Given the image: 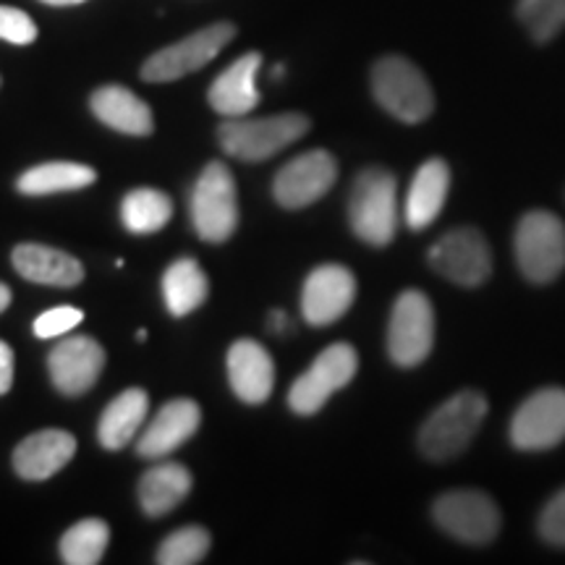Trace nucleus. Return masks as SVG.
I'll use <instances>...</instances> for the list:
<instances>
[{"label":"nucleus","mask_w":565,"mask_h":565,"mask_svg":"<svg viewBox=\"0 0 565 565\" xmlns=\"http://www.w3.org/2000/svg\"><path fill=\"white\" fill-rule=\"evenodd\" d=\"M351 231L370 246H387L398 228V181L385 168H364L349 196Z\"/></svg>","instance_id":"1"},{"label":"nucleus","mask_w":565,"mask_h":565,"mask_svg":"<svg viewBox=\"0 0 565 565\" xmlns=\"http://www.w3.org/2000/svg\"><path fill=\"white\" fill-rule=\"evenodd\" d=\"M487 398L479 391H461L437 406L419 429V450L429 461H450L469 448L487 416Z\"/></svg>","instance_id":"2"},{"label":"nucleus","mask_w":565,"mask_h":565,"mask_svg":"<svg viewBox=\"0 0 565 565\" xmlns=\"http://www.w3.org/2000/svg\"><path fill=\"white\" fill-rule=\"evenodd\" d=\"M513 252L521 275L536 286H547L565 270V223L555 212H526L515 225Z\"/></svg>","instance_id":"3"},{"label":"nucleus","mask_w":565,"mask_h":565,"mask_svg":"<svg viewBox=\"0 0 565 565\" xmlns=\"http://www.w3.org/2000/svg\"><path fill=\"white\" fill-rule=\"evenodd\" d=\"M309 118L303 113H278L270 118H228L217 129V145L225 154L244 162L270 160L299 141L309 131Z\"/></svg>","instance_id":"4"},{"label":"nucleus","mask_w":565,"mask_h":565,"mask_svg":"<svg viewBox=\"0 0 565 565\" xmlns=\"http://www.w3.org/2000/svg\"><path fill=\"white\" fill-rule=\"evenodd\" d=\"M374 100L404 124H422L433 116L435 95L424 74L401 55H385L372 68Z\"/></svg>","instance_id":"5"},{"label":"nucleus","mask_w":565,"mask_h":565,"mask_svg":"<svg viewBox=\"0 0 565 565\" xmlns=\"http://www.w3.org/2000/svg\"><path fill=\"white\" fill-rule=\"evenodd\" d=\"M192 223L202 242L223 244L238 228V192L231 168L212 160L192 192Z\"/></svg>","instance_id":"6"},{"label":"nucleus","mask_w":565,"mask_h":565,"mask_svg":"<svg viewBox=\"0 0 565 565\" xmlns=\"http://www.w3.org/2000/svg\"><path fill=\"white\" fill-rule=\"evenodd\" d=\"M435 524L463 545H490L503 526V515L490 494L482 490H450L433 505Z\"/></svg>","instance_id":"7"},{"label":"nucleus","mask_w":565,"mask_h":565,"mask_svg":"<svg viewBox=\"0 0 565 565\" xmlns=\"http://www.w3.org/2000/svg\"><path fill=\"white\" fill-rule=\"evenodd\" d=\"M435 345V309L422 291H404L395 299L387 324V353L395 366H419Z\"/></svg>","instance_id":"8"},{"label":"nucleus","mask_w":565,"mask_h":565,"mask_svg":"<svg viewBox=\"0 0 565 565\" xmlns=\"http://www.w3.org/2000/svg\"><path fill=\"white\" fill-rule=\"evenodd\" d=\"M359 353L351 343L328 345L315 364L301 374L288 393V406L294 414L312 416L328 404L333 395L356 377Z\"/></svg>","instance_id":"9"},{"label":"nucleus","mask_w":565,"mask_h":565,"mask_svg":"<svg viewBox=\"0 0 565 565\" xmlns=\"http://www.w3.org/2000/svg\"><path fill=\"white\" fill-rule=\"evenodd\" d=\"M233 38H236V26L228 24V21L204 26V30L189 34L186 40L162 47V51L150 55L145 61V66H141V79L152 84L183 79V76L207 66Z\"/></svg>","instance_id":"10"},{"label":"nucleus","mask_w":565,"mask_h":565,"mask_svg":"<svg viewBox=\"0 0 565 565\" xmlns=\"http://www.w3.org/2000/svg\"><path fill=\"white\" fill-rule=\"evenodd\" d=\"M427 263L445 280L477 288L492 275V252L477 228H456L437 238L427 252Z\"/></svg>","instance_id":"11"},{"label":"nucleus","mask_w":565,"mask_h":565,"mask_svg":"<svg viewBox=\"0 0 565 565\" xmlns=\"http://www.w3.org/2000/svg\"><path fill=\"white\" fill-rule=\"evenodd\" d=\"M511 445L515 450L540 454L565 440V387H542L515 408L511 419Z\"/></svg>","instance_id":"12"},{"label":"nucleus","mask_w":565,"mask_h":565,"mask_svg":"<svg viewBox=\"0 0 565 565\" xmlns=\"http://www.w3.org/2000/svg\"><path fill=\"white\" fill-rule=\"evenodd\" d=\"M338 179V162L328 150H309L280 168L273 181L275 202L286 210H301L322 200Z\"/></svg>","instance_id":"13"},{"label":"nucleus","mask_w":565,"mask_h":565,"mask_svg":"<svg viewBox=\"0 0 565 565\" xmlns=\"http://www.w3.org/2000/svg\"><path fill=\"white\" fill-rule=\"evenodd\" d=\"M356 299V278L349 267L328 263L315 267L301 288V315L315 328L333 324Z\"/></svg>","instance_id":"14"},{"label":"nucleus","mask_w":565,"mask_h":565,"mask_svg":"<svg viewBox=\"0 0 565 565\" xmlns=\"http://www.w3.org/2000/svg\"><path fill=\"white\" fill-rule=\"evenodd\" d=\"M105 366L103 345L89 335H74L61 341L47 356V372L55 391L63 395H82L100 380Z\"/></svg>","instance_id":"15"},{"label":"nucleus","mask_w":565,"mask_h":565,"mask_svg":"<svg viewBox=\"0 0 565 565\" xmlns=\"http://www.w3.org/2000/svg\"><path fill=\"white\" fill-rule=\"evenodd\" d=\"M202 424V408L194 404L192 398H175L168 401L166 406L154 414V419L147 424L137 443L139 458H150V461H160V458L171 456L179 450L183 443L192 437Z\"/></svg>","instance_id":"16"},{"label":"nucleus","mask_w":565,"mask_h":565,"mask_svg":"<svg viewBox=\"0 0 565 565\" xmlns=\"http://www.w3.org/2000/svg\"><path fill=\"white\" fill-rule=\"evenodd\" d=\"M228 383L238 401L259 406L275 387V364L265 345L257 341H236L228 351Z\"/></svg>","instance_id":"17"},{"label":"nucleus","mask_w":565,"mask_h":565,"mask_svg":"<svg viewBox=\"0 0 565 565\" xmlns=\"http://www.w3.org/2000/svg\"><path fill=\"white\" fill-rule=\"evenodd\" d=\"M76 456V437L66 429H42L19 443L13 450V469L21 479L45 482L58 475Z\"/></svg>","instance_id":"18"},{"label":"nucleus","mask_w":565,"mask_h":565,"mask_svg":"<svg viewBox=\"0 0 565 565\" xmlns=\"http://www.w3.org/2000/svg\"><path fill=\"white\" fill-rule=\"evenodd\" d=\"M263 68V55L246 53L212 82L207 100L212 110L225 118H244L259 105L257 74Z\"/></svg>","instance_id":"19"},{"label":"nucleus","mask_w":565,"mask_h":565,"mask_svg":"<svg viewBox=\"0 0 565 565\" xmlns=\"http://www.w3.org/2000/svg\"><path fill=\"white\" fill-rule=\"evenodd\" d=\"M450 192V168L440 158H429L422 162L408 186L404 215L412 231H424L437 221Z\"/></svg>","instance_id":"20"},{"label":"nucleus","mask_w":565,"mask_h":565,"mask_svg":"<svg viewBox=\"0 0 565 565\" xmlns=\"http://www.w3.org/2000/svg\"><path fill=\"white\" fill-rule=\"evenodd\" d=\"M11 263L21 278L40 286L74 288L84 280V267L71 254L42 244H19L11 254Z\"/></svg>","instance_id":"21"},{"label":"nucleus","mask_w":565,"mask_h":565,"mask_svg":"<svg viewBox=\"0 0 565 565\" xmlns=\"http://www.w3.org/2000/svg\"><path fill=\"white\" fill-rule=\"evenodd\" d=\"M92 113L110 129L129 134V137H150L154 131V118L150 105L134 95L131 89L108 84L92 92Z\"/></svg>","instance_id":"22"},{"label":"nucleus","mask_w":565,"mask_h":565,"mask_svg":"<svg viewBox=\"0 0 565 565\" xmlns=\"http://www.w3.org/2000/svg\"><path fill=\"white\" fill-rule=\"evenodd\" d=\"M150 412V395L141 387H129L113 398L97 424V440L105 450H121L129 445Z\"/></svg>","instance_id":"23"},{"label":"nucleus","mask_w":565,"mask_h":565,"mask_svg":"<svg viewBox=\"0 0 565 565\" xmlns=\"http://www.w3.org/2000/svg\"><path fill=\"white\" fill-rule=\"evenodd\" d=\"M192 492V475L186 466L166 461L152 466L139 482V505L152 519L171 513Z\"/></svg>","instance_id":"24"},{"label":"nucleus","mask_w":565,"mask_h":565,"mask_svg":"<svg viewBox=\"0 0 565 565\" xmlns=\"http://www.w3.org/2000/svg\"><path fill=\"white\" fill-rule=\"evenodd\" d=\"M95 181V168L82 166V162H42L19 175L17 189L26 196H47L87 189Z\"/></svg>","instance_id":"25"},{"label":"nucleus","mask_w":565,"mask_h":565,"mask_svg":"<svg viewBox=\"0 0 565 565\" xmlns=\"http://www.w3.org/2000/svg\"><path fill=\"white\" fill-rule=\"evenodd\" d=\"M162 299L173 317L192 315L207 299V275L194 259H175L162 275Z\"/></svg>","instance_id":"26"},{"label":"nucleus","mask_w":565,"mask_h":565,"mask_svg":"<svg viewBox=\"0 0 565 565\" xmlns=\"http://www.w3.org/2000/svg\"><path fill=\"white\" fill-rule=\"evenodd\" d=\"M173 217V200L158 189H134L121 202V221L131 233L150 236Z\"/></svg>","instance_id":"27"},{"label":"nucleus","mask_w":565,"mask_h":565,"mask_svg":"<svg viewBox=\"0 0 565 565\" xmlns=\"http://www.w3.org/2000/svg\"><path fill=\"white\" fill-rule=\"evenodd\" d=\"M110 542V529L100 519H84L63 534L61 561L68 565H97Z\"/></svg>","instance_id":"28"},{"label":"nucleus","mask_w":565,"mask_h":565,"mask_svg":"<svg viewBox=\"0 0 565 565\" xmlns=\"http://www.w3.org/2000/svg\"><path fill=\"white\" fill-rule=\"evenodd\" d=\"M515 17L534 42H550L565 26V0H519Z\"/></svg>","instance_id":"29"},{"label":"nucleus","mask_w":565,"mask_h":565,"mask_svg":"<svg viewBox=\"0 0 565 565\" xmlns=\"http://www.w3.org/2000/svg\"><path fill=\"white\" fill-rule=\"evenodd\" d=\"M210 532L202 526H183L168 534L158 547L154 561L160 565H194L202 563L210 553Z\"/></svg>","instance_id":"30"},{"label":"nucleus","mask_w":565,"mask_h":565,"mask_svg":"<svg viewBox=\"0 0 565 565\" xmlns=\"http://www.w3.org/2000/svg\"><path fill=\"white\" fill-rule=\"evenodd\" d=\"M540 536L553 547H565V487L557 490L536 519Z\"/></svg>","instance_id":"31"},{"label":"nucleus","mask_w":565,"mask_h":565,"mask_svg":"<svg viewBox=\"0 0 565 565\" xmlns=\"http://www.w3.org/2000/svg\"><path fill=\"white\" fill-rule=\"evenodd\" d=\"M84 315L76 307H55L42 312L38 320H34V335L42 338V341H51V338H61L71 333L76 324H82Z\"/></svg>","instance_id":"32"},{"label":"nucleus","mask_w":565,"mask_h":565,"mask_svg":"<svg viewBox=\"0 0 565 565\" xmlns=\"http://www.w3.org/2000/svg\"><path fill=\"white\" fill-rule=\"evenodd\" d=\"M0 40L11 45H32L38 40V24L21 9L0 6Z\"/></svg>","instance_id":"33"},{"label":"nucleus","mask_w":565,"mask_h":565,"mask_svg":"<svg viewBox=\"0 0 565 565\" xmlns=\"http://www.w3.org/2000/svg\"><path fill=\"white\" fill-rule=\"evenodd\" d=\"M13 385V351L9 343L0 341V395H6Z\"/></svg>","instance_id":"34"},{"label":"nucleus","mask_w":565,"mask_h":565,"mask_svg":"<svg viewBox=\"0 0 565 565\" xmlns=\"http://www.w3.org/2000/svg\"><path fill=\"white\" fill-rule=\"evenodd\" d=\"M286 328H288V315L280 312V309H275V312L270 315V330L273 333H282Z\"/></svg>","instance_id":"35"},{"label":"nucleus","mask_w":565,"mask_h":565,"mask_svg":"<svg viewBox=\"0 0 565 565\" xmlns=\"http://www.w3.org/2000/svg\"><path fill=\"white\" fill-rule=\"evenodd\" d=\"M11 303V288L6 282H0V312H6Z\"/></svg>","instance_id":"36"},{"label":"nucleus","mask_w":565,"mask_h":565,"mask_svg":"<svg viewBox=\"0 0 565 565\" xmlns=\"http://www.w3.org/2000/svg\"><path fill=\"white\" fill-rule=\"evenodd\" d=\"M42 3H47V6H76V3H84V0H42Z\"/></svg>","instance_id":"37"},{"label":"nucleus","mask_w":565,"mask_h":565,"mask_svg":"<svg viewBox=\"0 0 565 565\" xmlns=\"http://www.w3.org/2000/svg\"><path fill=\"white\" fill-rule=\"evenodd\" d=\"M273 76H275V79H280V76H282V63H278V66L273 68Z\"/></svg>","instance_id":"38"}]
</instances>
